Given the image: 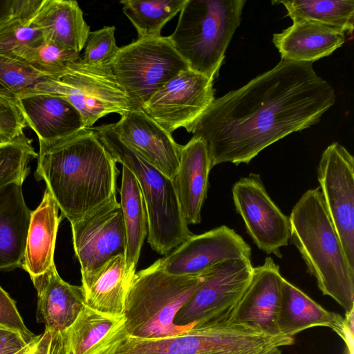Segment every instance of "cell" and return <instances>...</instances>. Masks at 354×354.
<instances>
[{"instance_id": "obj_1", "label": "cell", "mask_w": 354, "mask_h": 354, "mask_svg": "<svg viewBox=\"0 0 354 354\" xmlns=\"http://www.w3.org/2000/svg\"><path fill=\"white\" fill-rule=\"evenodd\" d=\"M335 102L334 89L313 63L281 59L214 99L189 133L205 142L212 169L225 162L248 164L269 145L318 123Z\"/></svg>"}, {"instance_id": "obj_2", "label": "cell", "mask_w": 354, "mask_h": 354, "mask_svg": "<svg viewBox=\"0 0 354 354\" xmlns=\"http://www.w3.org/2000/svg\"><path fill=\"white\" fill-rule=\"evenodd\" d=\"M39 142L35 178L46 183L70 223L116 198L117 161L91 128Z\"/></svg>"}, {"instance_id": "obj_3", "label": "cell", "mask_w": 354, "mask_h": 354, "mask_svg": "<svg viewBox=\"0 0 354 354\" xmlns=\"http://www.w3.org/2000/svg\"><path fill=\"white\" fill-rule=\"evenodd\" d=\"M289 217L291 242L298 249L324 295L345 313L354 308V270L346 258L325 208L319 187L307 190Z\"/></svg>"}, {"instance_id": "obj_4", "label": "cell", "mask_w": 354, "mask_h": 354, "mask_svg": "<svg viewBox=\"0 0 354 354\" xmlns=\"http://www.w3.org/2000/svg\"><path fill=\"white\" fill-rule=\"evenodd\" d=\"M91 128L117 162L126 166L136 178L147 210L148 243L158 254H168L192 235L183 216L173 180L122 140L112 124Z\"/></svg>"}, {"instance_id": "obj_5", "label": "cell", "mask_w": 354, "mask_h": 354, "mask_svg": "<svg viewBox=\"0 0 354 354\" xmlns=\"http://www.w3.org/2000/svg\"><path fill=\"white\" fill-rule=\"evenodd\" d=\"M200 275L167 273L160 259L136 272L131 281L124 315L127 334L139 338H160L192 328L174 324L180 309L195 291Z\"/></svg>"}, {"instance_id": "obj_6", "label": "cell", "mask_w": 354, "mask_h": 354, "mask_svg": "<svg viewBox=\"0 0 354 354\" xmlns=\"http://www.w3.org/2000/svg\"><path fill=\"white\" fill-rule=\"evenodd\" d=\"M245 0H186L168 36L189 68L218 76L227 48L239 27Z\"/></svg>"}, {"instance_id": "obj_7", "label": "cell", "mask_w": 354, "mask_h": 354, "mask_svg": "<svg viewBox=\"0 0 354 354\" xmlns=\"http://www.w3.org/2000/svg\"><path fill=\"white\" fill-rule=\"evenodd\" d=\"M113 71L129 100L142 109L153 94L183 71L189 69L168 37L138 38L119 48Z\"/></svg>"}, {"instance_id": "obj_8", "label": "cell", "mask_w": 354, "mask_h": 354, "mask_svg": "<svg viewBox=\"0 0 354 354\" xmlns=\"http://www.w3.org/2000/svg\"><path fill=\"white\" fill-rule=\"evenodd\" d=\"M232 310L176 335L139 338L127 334L111 354H216L250 345L268 336L234 320Z\"/></svg>"}, {"instance_id": "obj_9", "label": "cell", "mask_w": 354, "mask_h": 354, "mask_svg": "<svg viewBox=\"0 0 354 354\" xmlns=\"http://www.w3.org/2000/svg\"><path fill=\"white\" fill-rule=\"evenodd\" d=\"M35 88L64 97L80 112L85 128L92 127L109 113L122 115L131 111L129 100L111 64L89 65L79 59L59 80L50 78Z\"/></svg>"}, {"instance_id": "obj_10", "label": "cell", "mask_w": 354, "mask_h": 354, "mask_svg": "<svg viewBox=\"0 0 354 354\" xmlns=\"http://www.w3.org/2000/svg\"><path fill=\"white\" fill-rule=\"evenodd\" d=\"M251 259H229L201 274L200 281L178 312L174 324L194 327L214 319L236 306L252 274Z\"/></svg>"}, {"instance_id": "obj_11", "label": "cell", "mask_w": 354, "mask_h": 354, "mask_svg": "<svg viewBox=\"0 0 354 354\" xmlns=\"http://www.w3.org/2000/svg\"><path fill=\"white\" fill-rule=\"evenodd\" d=\"M324 204L354 270V158L338 142L326 147L317 167Z\"/></svg>"}, {"instance_id": "obj_12", "label": "cell", "mask_w": 354, "mask_h": 354, "mask_svg": "<svg viewBox=\"0 0 354 354\" xmlns=\"http://www.w3.org/2000/svg\"><path fill=\"white\" fill-rule=\"evenodd\" d=\"M71 225L85 290L101 267L114 257L124 254L126 236L120 203L113 199Z\"/></svg>"}, {"instance_id": "obj_13", "label": "cell", "mask_w": 354, "mask_h": 354, "mask_svg": "<svg viewBox=\"0 0 354 354\" xmlns=\"http://www.w3.org/2000/svg\"><path fill=\"white\" fill-rule=\"evenodd\" d=\"M213 79L190 69L169 80L142 109L169 133L183 127L187 132L214 101Z\"/></svg>"}, {"instance_id": "obj_14", "label": "cell", "mask_w": 354, "mask_h": 354, "mask_svg": "<svg viewBox=\"0 0 354 354\" xmlns=\"http://www.w3.org/2000/svg\"><path fill=\"white\" fill-rule=\"evenodd\" d=\"M232 193L235 209L257 248L281 258L280 248L290 239L289 217L271 199L260 176L250 174L240 178Z\"/></svg>"}, {"instance_id": "obj_15", "label": "cell", "mask_w": 354, "mask_h": 354, "mask_svg": "<svg viewBox=\"0 0 354 354\" xmlns=\"http://www.w3.org/2000/svg\"><path fill=\"white\" fill-rule=\"evenodd\" d=\"M251 248L226 225L201 234H192L165 257L161 266L169 274L200 275L229 259H251Z\"/></svg>"}, {"instance_id": "obj_16", "label": "cell", "mask_w": 354, "mask_h": 354, "mask_svg": "<svg viewBox=\"0 0 354 354\" xmlns=\"http://www.w3.org/2000/svg\"><path fill=\"white\" fill-rule=\"evenodd\" d=\"M283 279L271 257H266L262 265L253 267L249 284L233 309L234 319L266 335H280L277 321Z\"/></svg>"}, {"instance_id": "obj_17", "label": "cell", "mask_w": 354, "mask_h": 354, "mask_svg": "<svg viewBox=\"0 0 354 354\" xmlns=\"http://www.w3.org/2000/svg\"><path fill=\"white\" fill-rule=\"evenodd\" d=\"M112 127L122 140L151 165L174 179L179 165L182 145L142 109L122 114Z\"/></svg>"}, {"instance_id": "obj_18", "label": "cell", "mask_w": 354, "mask_h": 354, "mask_svg": "<svg viewBox=\"0 0 354 354\" xmlns=\"http://www.w3.org/2000/svg\"><path fill=\"white\" fill-rule=\"evenodd\" d=\"M17 105L39 140H58L86 129L80 112L58 94L38 91L19 97Z\"/></svg>"}, {"instance_id": "obj_19", "label": "cell", "mask_w": 354, "mask_h": 354, "mask_svg": "<svg viewBox=\"0 0 354 354\" xmlns=\"http://www.w3.org/2000/svg\"><path fill=\"white\" fill-rule=\"evenodd\" d=\"M31 280L37 293V322L46 330L64 333L86 306L82 286L64 281L55 264Z\"/></svg>"}, {"instance_id": "obj_20", "label": "cell", "mask_w": 354, "mask_h": 354, "mask_svg": "<svg viewBox=\"0 0 354 354\" xmlns=\"http://www.w3.org/2000/svg\"><path fill=\"white\" fill-rule=\"evenodd\" d=\"M212 169L205 142L196 137L180 149V162L173 183L187 224L201 221V209L207 197Z\"/></svg>"}, {"instance_id": "obj_21", "label": "cell", "mask_w": 354, "mask_h": 354, "mask_svg": "<svg viewBox=\"0 0 354 354\" xmlns=\"http://www.w3.org/2000/svg\"><path fill=\"white\" fill-rule=\"evenodd\" d=\"M63 334L65 354H111L127 334L126 318L86 305Z\"/></svg>"}, {"instance_id": "obj_22", "label": "cell", "mask_w": 354, "mask_h": 354, "mask_svg": "<svg viewBox=\"0 0 354 354\" xmlns=\"http://www.w3.org/2000/svg\"><path fill=\"white\" fill-rule=\"evenodd\" d=\"M23 183L0 187V271L23 266L32 212L24 198Z\"/></svg>"}, {"instance_id": "obj_23", "label": "cell", "mask_w": 354, "mask_h": 354, "mask_svg": "<svg viewBox=\"0 0 354 354\" xmlns=\"http://www.w3.org/2000/svg\"><path fill=\"white\" fill-rule=\"evenodd\" d=\"M345 41V32L311 21H294L273 35L272 42L281 59L311 62L328 56Z\"/></svg>"}, {"instance_id": "obj_24", "label": "cell", "mask_w": 354, "mask_h": 354, "mask_svg": "<svg viewBox=\"0 0 354 354\" xmlns=\"http://www.w3.org/2000/svg\"><path fill=\"white\" fill-rule=\"evenodd\" d=\"M31 21L45 42L80 53L90 32V27L76 1L43 0Z\"/></svg>"}, {"instance_id": "obj_25", "label": "cell", "mask_w": 354, "mask_h": 354, "mask_svg": "<svg viewBox=\"0 0 354 354\" xmlns=\"http://www.w3.org/2000/svg\"><path fill=\"white\" fill-rule=\"evenodd\" d=\"M58 207L47 189L39 206L31 212L22 268L31 277L46 272L54 262L60 218Z\"/></svg>"}, {"instance_id": "obj_26", "label": "cell", "mask_w": 354, "mask_h": 354, "mask_svg": "<svg viewBox=\"0 0 354 354\" xmlns=\"http://www.w3.org/2000/svg\"><path fill=\"white\" fill-rule=\"evenodd\" d=\"M316 326L330 328L339 335L344 326V317L326 310L299 288L283 279L277 321L279 333L293 337L298 333Z\"/></svg>"}, {"instance_id": "obj_27", "label": "cell", "mask_w": 354, "mask_h": 354, "mask_svg": "<svg viewBox=\"0 0 354 354\" xmlns=\"http://www.w3.org/2000/svg\"><path fill=\"white\" fill-rule=\"evenodd\" d=\"M120 194L126 236V272L128 279L131 281L136 272L141 249L147 236L148 219L138 182L124 165H122Z\"/></svg>"}, {"instance_id": "obj_28", "label": "cell", "mask_w": 354, "mask_h": 354, "mask_svg": "<svg viewBox=\"0 0 354 354\" xmlns=\"http://www.w3.org/2000/svg\"><path fill=\"white\" fill-rule=\"evenodd\" d=\"M131 281L124 254L114 257L94 274L84 290L86 305L105 314L123 315Z\"/></svg>"}, {"instance_id": "obj_29", "label": "cell", "mask_w": 354, "mask_h": 354, "mask_svg": "<svg viewBox=\"0 0 354 354\" xmlns=\"http://www.w3.org/2000/svg\"><path fill=\"white\" fill-rule=\"evenodd\" d=\"M282 3L294 21H311L343 32H353L354 1L353 0H292Z\"/></svg>"}, {"instance_id": "obj_30", "label": "cell", "mask_w": 354, "mask_h": 354, "mask_svg": "<svg viewBox=\"0 0 354 354\" xmlns=\"http://www.w3.org/2000/svg\"><path fill=\"white\" fill-rule=\"evenodd\" d=\"M186 0H122L124 14L137 30L138 38L160 36L165 25L180 12Z\"/></svg>"}, {"instance_id": "obj_31", "label": "cell", "mask_w": 354, "mask_h": 354, "mask_svg": "<svg viewBox=\"0 0 354 354\" xmlns=\"http://www.w3.org/2000/svg\"><path fill=\"white\" fill-rule=\"evenodd\" d=\"M50 78L35 71L21 58L0 55V97L16 104L19 97L38 92L37 84Z\"/></svg>"}, {"instance_id": "obj_32", "label": "cell", "mask_w": 354, "mask_h": 354, "mask_svg": "<svg viewBox=\"0 0 354 354\" xmlns=\"http://www.w3.org/2000/svg\"><path fill=\"white\" fill-rule=\"evenodd\" d=\"M16 56L39 73L55 80L64 75L81 57L80 53L44 41L35 46L21 48Z\"/></svg>"}, {"instance_id": "obj_33", "label": "cell", "mask_w": 354, "mask_h": 354, "mask_svg": "<svg viewBox=\"0 0 354 354\" xmlns=\"http://www.w3.org/2000/svg\"><path fill=\"white\" fill-rule=\"evenodd\" d=\"M37 155L32 140L24 134L0 146V187L12 182H24L30 172V161Z\"/></svg>"}, {"instance_id": "obj_34", "label": "cell", "mask_w": 354, "mask_h": 354, "mask_svg": "<svg viewBox=\"0 0 354 354\" xmlns=\"http://www.w3.org/2000/svg\"><path fill=\"white\" fill-rule=\"evenodd\" d=\"M32 20L15 18L0 25V55L17 58L23 47L35 46L44 41L40 31Z\"/></svg>"}, {"instance_id": "obj_35", "label": "cell", "mask_w": 354, "mask_h": 354, "mask_svg": "<svg viewBox=\"0 0 354 354\" xmlns=\"http://www.w3.org/2000/svg\"><path fill=\"white\" fill-rule=\"evenodd\" d=\"M114 26H104L89 32L84 52L80 60L89 65L112 64L119 47L116 45Z\"/></svg>"}, {"instance_id": "obj_36", "label": "cell", "mask_w": 354, "mask_h": 354, "mask_svg": "<svg viewBox=\"0 0 354 354\" xmlns=\"http://www.w3.org/2000/svg\"><path fill=\"white\" fill-rule=\"evenodd\" d=\"M26 122L18 106L0 97V146L24 134Z\"/></svg>"}, {"instance_id": "obj_37", "label": "cell", "mask_w": 354, "mask_h": 354, "mask_svg": "<svg viewBox=\"0 0 354 354\" xmlns=\"http://www.w3.org/2000/svg\"><path fill=\"white\" fill-rule=\"evenodd\" d=\"M0 326L20 333L28 343L35 337L24 324L15 301L1 286Z\"/></svg>"}, {"instance_id": "obj_38", "label": "cell", "mask_w": 354, "mask_h": 354, "mask_svg": "<svg viewBox=\"0 0 354 354\" xmlns=\"http://www.w3.org/2000/svg\"><path fill=\"white\" fill-rule=\"evenodd\" d=\"M15 354H65L64 334L45 329Z\"/></svg>"}, {"instance_id": "obj_39", "label": "cell", "mask_w": 354, "mask_h": 354, "mask_svg": "<svg viewBox=\"0 0 354 354\" xmlns=\"http://www.w3.org/2000/svg\"><path fill=\"white\" fill-rule=\"evenodd\" d=\"M43 0H0V25L15 18L32 20Z\"/></svg>"}, {"instance_id": "obj_40", "label": "cell", "mask_w": 354, "mask_h": 354, "mask_svg": "<svg viewBox=\"0 0 354 354\" xmlns=\"http://www.w3.org/2000/svg\"><path fill=\"white\" fill-rule=\"evenodd\" d=\"M294 337L283 335L268 336L250 345L218 354H266L274 348L292 345L294 344Z\"/></svg>"}, {"instance_id": "obj_41", "label": "cell", "mask_w": 354, "mask_h": 354, "mask_svg": "<svg viewBox=\"0 0 354 354\" xmlns=\"http://www.w3.org/2000/svg\"><path fill=\"white\" fill-rule=\"evenodd\" d=\"M28 344L20 333L0 326V354H15Z\"/></svg>"}, {"instance_id": "obj_42", "label": "cell", "mask_w": 354, "mask_h": 354, "mask_svg": "<svg viewBox=\"0 0 354 354\" xmlns=\"http://www.w3.org/2000/svg\"><path fill=\"white\" fill-rule=\"evenodd\" d=\"M344 322L346 328L353 334L354 333V308L348 313L344 318Z\"/></svg>"}, {"instance_id": "obj_43", "label": "cell", "mask_w": 354, "mask_h": 354, "mask_svg": "<svg viewBox=\"0 0 354 354\" xmlns=\"http://www.w3.org/2000/svg\"><path fill=\"white\" fill-rule=\"evenodd\" d=\"M266 354H281V351L279 348H274L269 351Z\"/></svg>"}, {"instance_id": "obj_44", "label": "cell", "mask_w": 354, "mask_h": 354, "mask_svg": "<svg viewBox=\"0 0 354 354\" xmlns=\"http://www.w3.org/2000/svg\"><path fill=\"white\" fill-rule=\"evenodd\" d=\"M346 354H348V353Z\"/></svg>"}]
</instances>
